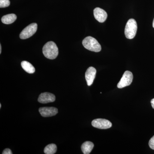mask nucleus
Masks as SVG:
<instances>
[{"label": "nucleus", "instance_id": "obj_1", "mask_svg": "<svg viewBox=\"0 0 154 154\" xmlns=\"http://www.w3.org/2000/svg\"><path fill=\"white\" fill-rule=\"evenodd\" d=\"M42 52L45 57L49 59L53 60L57 57L58 48L54 42H48L43 46Z\"/></svg>", "mask_w": 154, "mask_h": 154}, {"label": "nucleus", "instance_id": "obj_2", "mask_svg": "<svg viewBox=\"0 0 154 154\" xmlns=\"http://www.w3.org/2000/svg\"><path fill=\"white\" fill-rule=\"evenodd\" d=\"M82 44L86 49L94 52H99L102 49V47L99 42L96 38L92 36H88L84 38L82 41Z\"/></svg>", "mask_w": 154, "mask_h": 154}, {"label": "nucleus", "instance_id": "obj_3", "mask_svg": "<svg viewBox=\"0 0 154 154\" xmlns=\"http://www.w3.org/2000/svg\"><path fill=\"white\" fill-rule=\"evenodd\" d=\"M137 25L136 21L133 19H130L127 22L125 34L128 39H132L135 37L137 31Z\"/></svg>", "mask_w": 154, "mask_h": 154}, {"label": "nucleus", "instance_id": "obj_4", "mask_svg": "<svg viewBox=\"0 0 154 154\" xmlns=\"http://www.w3.org/2000/svg\"><path fill=\"white\" fill-rule=\"evenodd\" d=\"M37 29V25L36 23H32L24 29L20 34V38L25 39L30 38L36 33Z\"/></svg>", "mask_w": 154, "mask_h": 154}, {"label": "nucleus", "instance_id": "obj_5", "mask_svg": "<svg viewBox=\"0 0 154 154\" xmlns=\"http://www.w3.org/2000/svg\"><path fill=\"white\" fill-rule=\"evenodd\" d=\"M133 75L131 72L126 71L125 72L121 80L117 84V88L121 89L129 86L132 83Z\"/></svg>", "mask_w": 154, "mask_h": 154}, {"label": "nucleus", "instance_id": "obj_6", "mask_svg": "<svg viewBox=\"0 0 154 154\" xmlns=\"http://www.w3.org/2000/svg\"><path fill=\"white\" fill-rule=\"evenodd\" d=\"M92 125L99 129H106L111 127L112 124L110 121L107 119H97L92 122Z\"/></svg>", "mask_w": 154, "mask_h": 154}, {"label": "nucleus", "instance_id": "obj_7", "mask_svg": "<svg viewBox=\"0 0 154 154\" xmlns=\"http://www.w3.org/2000/svg\"><path fill=\"white\" fill-rule=\"evenodd\" d=\"M38 110L42 116L45 117L54 116L58 113L57 108L54 107H40Z\"/></svg>", "mask_w": 154, "mask_h": 154}, {"label": "nucleus", "instance_id": "obj_8", "mask_svg": "<svg viewBox=\"0 0 154 154\" xmlns=\"http://www.w3.org/2000/svg\"><path fill=\"white\" fill-rule=\"evenodd\" d=\"M94 17L96 20L100 23H103L106 21L107 17V13L103 9L96 8L94 11Z\"/></svg>", "mask_w": 154, "mask_h": 154}, {"label": "nucleus", "instance_id": "obj_9", "mask_svg": "<svg viewBox=\"0 0 154 154\" xmlns=\"http://www.w3.org/2000/svg\"><path fill=\"white\" fill-rule=\"evenodd\" d=\"M55 96L54 94L49 93H42L38 97V101L39 103L42 104L52 102L55 101Z\"/></svg>", "mask_w": 154, "mask_h": 154}, {"label": "nucleus", "instance_id": "obj_10", "mask_svg": "<svg viewBox=\"0 0 154 154\" xmlns=\"http://www.w3.org/2000/svg\"><path fill=\"white\" fill-rule=\"evenodd\" d=\"M96 69L93 67H90L87 69L85 73V79L88 86H91L93 84L96 77Z\"/></svg>", "mask_w": 154, "mask_h": 154}, {"label": "nucleus", "instance_id": "obj_11", "mask_svg": "<svg viewBox=\"0 0 154 154\" xmlns=\"http://www.w3.org/2000/svg\"><path fill=\"white\" fill-rule=\"evenodd\" d=\"M94 147V144L90 141H86L82 145L81 149L84 154H89Z\"/></svg>", "mask_w": 154, "mask_h": 154}, {"label": "nucleus", "instance_id": "obj_12", "mask_svg": "<svg viewBox=\"0 0 154 154\" xmlns=\"http://www.w3.org/2000/svg\"><path fill=\"white\" fill-rule=\"evenodd\" d=\"M17 19V17L15 14H9L3 16L2 18V21L4 24L9 25L14 23Z\"/></svg>", "mask_w": 154, "mask_h": 154}, {"label": "nucleus", "instance_id": "obj_13", "mask_svg": "<svg viewBox=\"0 0 154 154\" xmlns=\"http://www.w3.org/2000/svg\"><path fill=\"white\" fill-rule=\"evenodd\" d=\"M21 66L23 69L29 74H33L35 72V69L30 63L26 61H23L21 63Z\"/></svg>", "mask_w": 154, "mask_h": 154}, {"label": "nucleus", "instance_id": "obj_14", "mask_svg": "<svg viewBox=\"0 0 154 154\" xmlns=\"http://www.w3.org/2000/svg\"><path fill=\"white\" fill-rule=\"evenodd\" d=\"M57 147L55 144H50L45 148L44 152L46 154H54L56 152Z\"/></svg>", "mask_w": 154, "mask_h": 154}, {"label": "nucleus", "instance_id": "obj_15", "mask_svg": "<svg viewBox=\"0 0 154 154\" xmlns=\"http://www.w3.org/2000/svg\"><path fill=\"white\" fill-rule=\"evenodd\" d=\"M10 5V2L9 0H0V8H7Z\"/></svg>", "mask_w": 154, "mask_h": 154}, {"label": "nucleus", "instance_id": "obj_16", "mask_svg": "<svg viewBox=\"0 0 154 154\" xmlns=\"http://www.w3.org/2000/svg\"><path fill=\"white\" fill-rule=\"evenodd\" d=\"M149 145L151 149L154 150V135L149 141Z\"/></svg>", "mask_w": 154, "mask_h": 154}, {"label": "nucleus", "instance_id": "obj_17", "mask_svg": "<svg viewBox=\"0 0 154 154\" xmlns=\"http://www.w3.org/2000/svg\"><path fill=\"white\" fill-rule=\"evenodd\" d=\"M3 154H12L13 152L10 149H6L3 151Z\"/></svg>", "mask_w": 154, "mask_h": 154}, {"label": "nucleus", "instance_id": "obj_18", "mask_svg": "<svg viewBox=\"0 0 154 154\" xmlns=\"http://www.w3.org/2000/svg\"><path fill=\"white\" fill-rule=\"evenodd\" d=\"M151 103L152 107L154 109V99H152L151 101Z\"/></svg>", "mask_w": 154, "mask_h": 154}, {"label": "nucleus", "instance_id": "obj_19", "mask_svg": "<svg viewBox=\"0 0 154 154\" xmlns=\"http://www.w3.org/2000/svg\"><path fill=\"white\" fill-rule=\"evenodd\" d=\"M2 53V45H0V54Z\"/></svg>", "mask_w": 154, "mask_h": 154}, {"label": "nucleus", "instance_id": "obj_20", "mask_svg": "<svg viewBox=\"0 0 154 154\" xmlns=\"http://www.w3.org/2000/svg\"><path fill=\"white\" fill-rule=\"evenodd\" d=\"M152 25H153V28H154V19L153 20V22Z\"/></svg>", "mask_w": 154, "mask_h": 154}, {"label": "nucleus", "instance_id": "obj_21", "mask_svg": "<svg viewBox=\"0 0 154 154\" xmlns=\"http://www.w3.org/2000/svg\"><path fill=\"white\" fill-rule=\"evenodd\" d=\"M2 107V105H1V104H0V108Z\"/></svg>", "mask_w": 154, "mask_h": 154}]
</instances>
